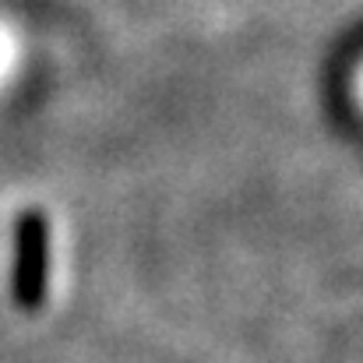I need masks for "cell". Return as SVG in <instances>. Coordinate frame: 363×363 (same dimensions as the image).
Segmentation results:
<instances>
[{"label":"cell","mask_w":363,"mask_h":363,"mask_svg":"<svg viewBox=\"0 0 363 363\" xmlns=\"http://www.w3.org/2000/svg\"><path fill=\"white\" fill-rule=\"evenodd\" d=\"M11 296L21 311H39L50 296V219L28 208L14 219V264Z\"/></svg>","instance_id":"6da1fadb"}]
</instances>
